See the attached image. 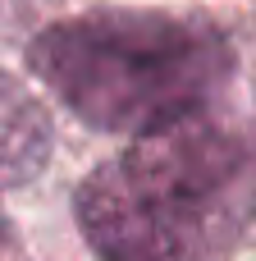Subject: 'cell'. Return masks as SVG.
<instances>
[{
  "label": "cell",
  "instance_id": "cell-1",
  "mask_svg": "<svg viewBox=\"0 0 256 261\" xmlns=\"http://www.w3.org/2000/svg\"><path fill=\"white\" fill-rule=\"evenodd\" d=\"M101 261H224L256 220V133L206 115L133 138L73 193Z\"/></svg>",
  "mask_w": 256,
  "mask_h": 261
},
{
  "label": "cell",
  "instance_id": "cell-2",
  "mask_svg": "<svg viewBox=\"0 0 256 261\" xmlns=\"http://www.w3.org/2000/svg\"><path fill=\"white\" fill-rule=\"evenodd\" d=\"M27 64L82 124L142 138L206 115L238 50L229 28L197 9H92L37 32Z\"/></svg>",
  "mask_w": 256,
  "mask_h": 261
},
{
  "label": "cell",
  "instance_id": "cell-3",
  "mask_svg": "<svg viewBox=\"0 0 256 261\" xmlns=\"http://www.w3.org/2000/svg\"><path fill=\"white\" fill-rule=\"evenodd\" d=\"M55 128L46 106L9 73H0V193L37 179L50 161Z\"/></svg>",
  "mask_w": 256,
  "mask_h": 261
}]
</instances>
